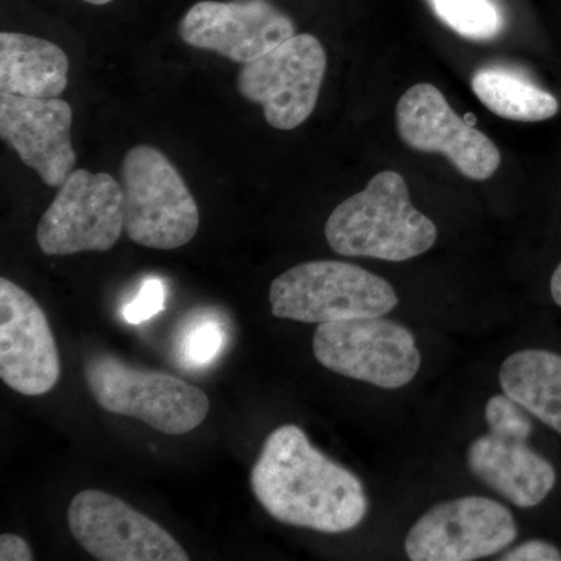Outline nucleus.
I'll return each instance as SVG.
<instances>
[{
    "label": "nucleus",
    "mask_w": 561,
    "mask_h": 561,
    "mask_svg": "<svg viewBox=\"0 0 561 561\" xmlns=\"http://www.w3.org/2000/svg\"><path fill=\"white\" fill-rule=\"evenodd\" d=\"M500 560L504 561H560L561 552L548 541L531 540L516 546L505 552Z\"/></svg>",
    "instance_id": "nucleus-22"
},
{
    "label": "nucleus",
    "mask_w": 561,
    "mask_h": 561,
    "mask_svg": "<svg viewBox=\"0 0 561 561\" xmlns=\"http://www.w3.org/2000/svg\"><path fill=\"white\" fill-rule=\"evenodd\" d=\"M124 231L146 249L176 250L197 234L201 213L183 176L162 151L136 146L121 165Z\"/></svg>",
    "instance_id": "nucleus-4"
},
{
    "label": "nucleus",
    "mask_w": 561,
    "mask_h": 561,
    "mask_svg": "<svg viewBox=\"0 0 561 561\" xmlns=\"http://www.w3.org/2000/svg\"><path fill=\"white\" fill-rule=\"evenodd\" d=\"M313 354L328 370L387 390L408 386L421 367L415 335L382 317L319 324Z\"/></svg>",
    "instance_id": "nucleus-6"
},
{
    "label": "nucleus",
    "mask_w": 561,
    "mask_h": 561,
    "mask_svg": "<svg viewBox=\"0 0 561 561\" xmlns=\"http://www.w3.org/2000/svg\"><path fill=\"white\" fill-rule=\"evenodd\" d=\"M57 342L31 294L0 279V378L25 397L49 393L60 379Z\"/></svg>",
    "instance_id": "nucleus-13"
},
{
    "label": "nucleus",
    "mask_w": 561,
    "mask_h": 561,
    "mask_svg": "<svg viewBox=\"0 0 561 561\" xmlns=\"http://www.w3.org/2000/svg\"><path fill=\"white\" fill-rule=\"evenodd\" d=\"M551 295L553 301L561 308V262L557 265L556 272H553L551 279Z\"/></svg>",
    "instance_id": "nucleus-24"
},
{
    "label": "nucleus",
    "mask_w": 561,
    "mask_h": 561,
    "mask_svg": "<svg viewBox=\"0 0 561 561\" xmlns=\"http://www.w3.org/2000/svg\"><path fill=\"white\" fill-rule=\"evenodd\" d=\"M443 24L461 38L490 41L504 28V14L494 0H430Z\"/></svg>",
    "instance_id": "nucleus-19"
},
{
    "label": "nucleus",
    "mask_w": 561,
    "mask_h": 561,
    "mask_svg": "<svg viewBox=\"0 0 561 561\" xmlns=\"http://www.w3.org/2000/svg\"><path fill=\"white\" fill-rule=\"evenodd\" d=\"M327 65L319 38L309 33L294 35L264 57L242 65L239 94L262 106L271 127L294 130L316 110Z\"/></svg>",
    "instance_id": "nucleus-7"
},
{
    "label": "nucleus",
    "mask_w": 561,
    "mask_h": 561,
    "mask_svg": "<svg viewBox=\"0 0 561 561\" xmlns=\"http://www.w3.org/2000/svg\"><path fill=\"white\" fill-rule=\"evenodd\" d=\"M324 236L342 256L402 262L430 251L438 231L412 205L401 173L382 171L332 210Z\"/></svg>",
    "instance_id": "nucleus-2"
},
{
    "label": "nucleus",
    "mask_w": 561,
    "mask_h": 561,
    "mask_svg": "<svg viewBox=\"0 0 561 561\" xmlns=\"http://www.w3.org/2000/svg\"><path fill=\"white\" fill-rule=\"evenodd\" d=\"M501 389L524 411L561 434V356L545 350L512 354L500 371Z\"/></svg>",
    "instance_id": "nucleus-17"
},
{
    "label": "nucleus",
    "mask_w": 561,
    "mask_h": 561,
    "mask_svg": "<svg viewBox=\"0 0 561 561\" xmlns=\"http://www.w3.org/2000/svg\"><path fill=\"white\" fill-rule=\"evenodd\" d=\"M124 231V194L108 173L76 169L41 217L36 241L47 256L108 251Z\"/></svg>",
    "instance_id": "nucleus-8"
},
{
    "label": "nucleus",
    "mask_w": 561,
    "mask_h": 561,
    "mask_svg": "<svg viewBox=\"0 0 561 561\" xmlns=\"http://www.w3.org/2000/svg\"><path fill=\"white\" fill-rule=\"evenodd\" d=\"M530 432L490 430L468 448V468L516 507H537L556 486V470L530 448Z\"/></svg>",
    "instance_id": "nucleus-15"
},
{
    "label": "nucleus",
    "mask_w": 561,
    "mask_h": 561,
    "mask_svg": "<svg viewBox=\"0 0 561 561\" xmlns=\"http://www.w3.org/2000/svg\"><path fill=\"white\" fill-rule=\"evenodd\" d=\"M83 373L102 409L144 421L162 434H187L208 416V394L168 373L140 370L113 354H94Z\"/></svg>",
    "instance_id": "nucleus-5"
},
{
    "label": "nucleus",
    "mask_w": 561,
    "mask_h": 561,
    "mask_svg": "<svg viewBox=\"0 0 561 561\" xmlns=\"http://www.w3.org/2000/svg\"><path fill=\"white\" fill-rule=\"evenodd\" d=\"M84 2L92 3V5H106V3H111L113 0H84Z\"/></svg>",
    "instance_id": "nucleus-25"
},
{
    "label": "nucleus",
    "mask_w": 561,
    "mask_h": 561,
    "mask_svg": "<svg viewBox=\"0 0 561 561\" xmlns=\"http://www.w3.org/2000/svg\"><path fill=\"white\" fill-rule=\"evenodd\" d=\"M165 287L161 279L149 278L144 280L135 300L122 309V317L127 323L140 324L164 309Z\"/></svg>",
    "instance_id": "nucleus-21"
},
{
    "label": "nucleus",
    "mask_w": 561,
    "mask_h": 561,
    "mask_svg": "<svg viewBox=\"0 0 561 561\" xmlns=\"http://www.w3.org/2000/svg\"><path fill=\"white\" fill-rule=\"evenodd\" d=\"M224 328L214 317H201L187 324L180 339V357L187 367H208L225 345Z\"/></svg>",
    "instance_id": "nucleus-20"
},
{
    "label": "nucleus",
    "mask_w": 561,
    "mask_h": 561,
    "mask_svg": "<svg viewBox=\"0 0 561 561\" xmlns=\"http://www.w3.org/2000/svg\"><path fill=\"white\" fill-rule=\"evenodd\" d=\"M0 560L31 561L33 560L31 546L20 535L2 534V537H0Z\"/></svg>",
    "instance_id": "nucleus-23"
},
{
    "label": "nucleus",
    "mask_w": 561,
    "mask_h": 561,
    "mask_svg": "<svg viewBox=\"0 0 561 561\" xmlns=\"http://www.w3.org/2000/svg\"><path fill=\"white\" fill-rule=\"evenodd\" d=\"M272 313L301 323L383 317L398 306L389 280L342 261H311L295 265L273 280Z\"/></svg>",
    "instance_id": "nucleus-3"
},
{
    "label": "nucleus",
    "mask_w": 561,
    "mask_h": 561,
    "mask_svg": "<svg viewBox=\"0 0 561 561\" xmlns=\"http://www.w3.org/2000/svg\"><path fill=\"white\" fill-rule=\"evenodd\" d=\"M68 81V55L57 44L24 33H0V91L58 99Z\"/></svg>",
    "instance_id": "nucleus-16"
},
{
    "label": "nucleus",
    "mask_w": 561,
    "mask_h": 561,
    "mask_svg": "<svg viewBox=\"0 0 561 561\" xmlns=\"http://www.w3.org/2000/svg\"><path fill=\"white\" fill-rule=\"evenodd\" d=\"M251 490L276 522L342 534L368 513L364 483L309 442L294 424L272 432L251 471Z\"/></svg>",
    "instance_id": "nucleus-1"
},
{
    "label": "nucleus",
    "mask_w": 561,
    "mask_h": 561,
    "mask_svg": "<svg viewBox=\"0 0 561 561\" xmlns=\"http://www.w3.org/2000/svg\"><path fill=\"white\" fill-rule=\"evenodd\" d=\"M70 128L68 102L0 92V136L47 186L60 187L76 171Z\"/></svg>",
    "instance_id": "nucleus-14"
},
{
    "label": "nucleus",
    "mask_w": 561,
    "mask_h": 561,
    "mask_svg": "<svg viewBox=\"0 0 561 561\" xmlns=\"http://www.w3.org/2000/svg\"><path fill=\"white\" fill-rule=\"evenodd\" d=\"M472 92L496 116L515 122H541L559 113V101L534 81L512 70L479 69L472 76Z\"/></svg>",
    "instance_id": "nucleus-18"
},
{
    "label": "nucleus",
    "mask_w": 561,
    "mask_h": 561,
    "mask_svg": "<svg viewBox=\"0 0 561 561\" xmlns=\"http://www.w3.org/2000/svg\"><path fill=\"white\" fill-rule=\"evenodd\" d=\"M294 35V21L267 0H205L180 22L184 43L241 65L264 57Z\"/></svg>",
    "instance_id": "nucleus-12"
},
{
    "label": "nucleus",
    "mask_w": 561,
    "mask_h": 561,
    "mask_svg": "<svg viewBox=\"0 0 561 561\" xmlns=\"http://www.w3.org/2000/svg\"><path fill=\"white\" fill-rule=\"evenodd\" d=\"M397 127L405 146L443 154L467 179L485 181L500 169L496 144L454 113L442 91L430 83L415 84L401 95Z\"/></svg>",
    "instance_id": "nucleus-11"
},
{
    "label": "nucleus",
    "mask_w": 561,
    "mask_h": 561,
    "mask_svg": "<svg viewBox=\"0 0 561 561\" xmlns=\"http://www.w3.org/2000/svg\"><path fill=\"white\" fill-rule=\"evenodd\" d=\"M70 534L95 560L187 561L183 546L135 511L127 502L101 490H84L73 496L68 511Z\"/></svg>",
    "instance_id": "nucleus-10"
},
{
    "label": "nucleus",
    "mask_w": 561,
    "mask_h": 561,
    "mask_svg": "<svg viewBox=\"0 0 561 561\" xmlns=\"http://www.w3.org/2000/svg\"><path fill=\"white\" fill-rule=\"evenodd\" d=\"M518 537L501 502L463 496L440 502L413 524L404 548L412 561H471L504 551Z\"/></svg>",
    "instance_id": "nucleus-9"
}]
</instances>
